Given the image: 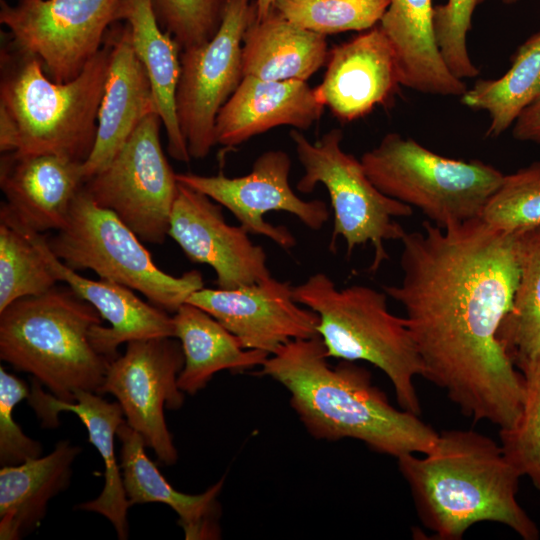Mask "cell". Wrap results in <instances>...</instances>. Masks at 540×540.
Instances as JSON below:
<instances>
[{"label": "cell", "instance_id": "cell-1", "mask_svg": "<svg viewBox=\"0 0 540 540\" xmlns=\"http://www.w3.org/2000/svg\"><path fill=\"white\" fill-rule=\"evenodd\" d=\"M401 242V282L382 290L405 310L423 377L465 417L512 427L525 382L497 334L518 283V233L481 218L445 228L424 221Z\"/></svg>", "mask_w": 540, "mask_h": 540}, {"label": "cell", "instance_id": "cell-2", "mask_svg": "<svg viewBox=\"0 0 540 540\" xmlns=\"http://www.w3.org/2000/svg\"><path fill=\"white\" fill-rule=\"evenodd\" d=\"M328 358L319 335L292 340L257 374L287 389L292 408L318 440L351 438L396 458L434 448L439 433L418 415L391 405L367 369L346 360L331 366Z\"/></svg>", "mask_w": 540, "mask_h": 540}, {"label": "cell", "instance_id": "cell-3", "mask_svg": "<svg viewBox=\"0 0 540 540\" xmlns=\"http://www.w3.org/2000/svg\"><path fill=\"white\" fill-rule=\"evenodd\" d=\"M397 458L417 514L437 539L459 540L476 523L507 526L525 540L539 530L517 500L522 476L500 442L474 430H445L434 448Z\"/></svg>", "mask_w": 540, "mask_h": 540}, {"label": "cell", "instance_id": "cell-4", "mask_svg": "<svg viewBox=\"0 0 540 540\" xmlns=\"http://www.w3.org/2000/svg\"><path fill=\"white\" fill-rule=\"evenodd\" d=\"M110 54L106 34L103 46L80 74L58 83L36 57L15 49L2 51L1 152L54 154L85 162L96 139Z\"/></svg>", "mask_w": 540, "mask_h": 540}, {"label": "cell", "instance_id": "cell-5", "mask_svg": "<svg viewBox=\"0 0 540 540\" xmlns=\"http://www.w3.org/2000/svg\"><path fill=\"white\" fill-rule=\"evenodd\" d=\"M102 319L70 287L21 298L0 312V358L61 401L74 402L79 390L101 394L111 361L95 350L90 332Z\"/></svg>", "mask_w": 540, "mask_h": 540}, {"label": "cell", "instance_id": "cell-6", "mask_svg": "<svg viewBox=\"0 0 540 540\" xmlns=\"http://www.w3.org/2000/svg\"><path fill=\"white\" fill-rule=\"evenodd\" d=\"M293 297L319 316L317 326L329 358L366 361L393 385L400 408L420 416L415 377L424 365L404 318L392 314L387 294L365 285L339 289L318 272L293 286Z\"/></svg>", "mask_w": 540, "mask_h": 540}, {"label": "cell", "instance_id": "cell-7", "mask_svg": "<svg viewBox=\"0 0 540 540\" xmlns=\"http://www.w3.org/2000/svg\"><path fill=\"white\" fill-rule=\"evenodd\" d=\"M360 160L382 193L441 228L480 218L504 177L493 165L442 156L397 132L387 133Z\"/></svg>", "mask_w": 540, "mask_h": 540}, {"label": "cell", "instance_id": "cell-8", "mask_svg": "<svg viewBox=\"0 0 540 540\" xmlns=\"http://www.w3.org/2000/svg\"><path fill=\"white\" fill-rule=\"evenodd\" d=\"M47 243L69 268L91 269L101 279L140 292L168 313H175L191 293L204 287L197 270L176 277L157 267L140 238L112 210L96 204L83 187L66 225Z\"/></svg>", "mask_w": 540, "mask_h": 540}, {"label": "cell", "instance_id": "cell-9", "mask_svg": "<svg viewBox=\"0 0 540 540\" xmlns=\"http://www.w3.org/2000/svg\"><path fill=\"white\" fill-rule=\"evenodd\" d=\"M290 137L304 169L297 190L307 194L323 184L329 193L334 214L331 251L339 236L346 242L348 256L356 247L370 243L374 255L368 271L375 273L389 259L385 242L401 241L406 234L396 218L411 216L413 208L373 184L361 160L343 150L341 129L329 130L314 143L297 129Z\"/></svg>", "mask_w": 540, "mask_h": 540}, {"label": "cell", "instance_id": "cell-10", "mask_svg": "<svg viewBox=\"0 0 540 540\" xmlns=\"http://www.w3.org/2000/svg\"><path fill=\"white\" fill-rule=\"evenodd\" d=\"M157 111L144 117L109 164L83 189L112 210L143 242L162 244L178 190L176 173L161 146Z\"/></svg>", "mask_w": 540, "mask_h": 540}, {"label": "cell", "instance_id": "cell-11", "mask_svg": "<svg viewBox=\"0 0 540 540\" xmlns=\"http://www.w3.org/2000/svg\"><path fill=\"white\" fill-rule=\"evenodd\" d=\"M255 18V0H224L216 33L181 50L176 110L193 159L205 158L216 145V118L244 77L243 38Z\"/></svg>", "mask_w": 540, "mask_h": 540}, {"label": "cell", "instance_id": "cell-12", "mask_svg": "<svg viewBox=\"0 0 540 540\" xmlns=\"http://www.w3.org/2000/svg\"><path fill=\"white\" fill-rule=\"evenodd\" d=\"M119 0L1 1L12 48L36 57L55 82L80 74L104 44Z\"/></svg>", "mask_w": 540, "mask_h": 540}, {"label": "cell", "instance_id": "cell-13", "mask_svg": "<svg viewBox=\"0 0 540 540\" xmlns=\"http://www.w3.org/2000/svg\"><path fill=\"white\" fill-rule=\"evenodd\" d=\"M173 338L127 342L124 355L110 362L101 389V394L110 393L117 399L127 424L166 465L175 464L178 454L164 409L177 410L184 402V392L177 384L184 353L180 341Z\"/></svg>", "mask_w": 540, "mask_h": 540}, {"label": "cell", "instance_id": "cell-14", "mask_svg": "<svg viewBox=\"0 0 540 540\" xmlns=\"http://www.w3.org/2000/svg\"><path fill=\"white\" fill-rule=\"evenodd\" d=\"M290 169L289 155L272 149L260 154L244 176L176 173V179L227 208L249 234L266 236L281 248L291 249L296 245L294 235L285 226L267 222L266 213L288 212L317 231L329 220L330 212L324 201L303 200L295 194L289 184Z\"/></svg>", "mask_w": 540, "mask_h": 540}, {"label": "cell", "instance_id": "cell-15", "mask_svg": "<svg viewBox=\"0 0 540 540\" xmlns=\"http://www.w3.org/2000/svg\"><path fill=\"white\" fill-rule=\"evenodd\" d=\"M186 302L213 316L245 349L269 355L292 340L318 335V314L300 306L289 282L272 276L236 289L203 287Z\"/></svg>", "mask_w": 540, "mask_h": 540}, {"label": "cell", "instance_id": "cell-16", "mask_svg": "<svg viewBox=\"0 0 540 540\" xmlns=\"http://www.w3.org/2000/svg\"><path fill=\"white\" fill-rule=\"evenodd\" d=\"M222 206L178 182L169 236L193 263L207 264L220 289H236L271 277L263 247L241 226L229 225Z\"/></svg>", "mask_w": 540, "mask_h": 540}, {"label": "cell", "instance_id": "cell-17", "mask_svg": "<svg viewBox=\"0 0 540 540\" xmlns=\"http://www.w3.org/2000/svg\"><path fill=\"white\" fill-rule=\"evenodd\" d=\"M400 86L394 49L378 24L329 50L315 90L334 117L347 123L387 105Z\"/></svg>", "mask_w": 540, "mask_h": 540}, {"label": "cell", "instance_id": "cell-18", "mask_svg": "<svg viewBox=\"0 0 540 540\" xmlns=\"http://www.w3.org/2000/svg\"><path fill=\"white\" fill-rule=\"evenodd\" d=\"M0 219L20 229L39 249L58 282H64L79 297L89 302L110 324L96 325L90 332L95 350L110 361L117 358V348L132 340L174 337L173 317L163 309L146 303L132 289L110 280H91L66 266L50 250L47 238L20 224L0 210Z\"/></svg>", "mask_w": 540, "mask_h": 540}, {"label": "cell", "instance_id": "cell-19", "mask_svg": "<svg viewBox=\"0 0 540 540\" xmlns=\"http://www.w3.org/2000/svg\"><path fill=\"white\" fill-rule=\"evenodd\" d=\"M83 163L54 154L4 153L0 187L6 201L0 208L35 232L61 230L85 183Z\"/></svg>", "mask_w": 540, "mask_h": 540}, {"label": "cell", "instance_id": "cell-20", "mask_svg": "<svg viewBox=\"0 0 540 540\" xmlns=\"http://www.w3.org/2000/svg\"><path fill=\"white\" fill-rule=\"evenodd\" d=\"M108 74L93 149L83 163L85 181L113 159L141 120L157 111L148 74L137 57L126 23L114 22Z\"/></svg>", "mask_w": 540, "mask_h": 540}, {"label": "cell", "instance_id": "cell-21", "mask_svg": "<svg viewBox=\"0 0 540 540\" xmlns=\"http://www.w3.org/2000/svg\"><path fill=\"white\" fill-rule=\"evenodd\" d=\"M324 108L307 81L244 76L217 115L216 144L232 148L278 126L307 130Z\"/></svg>", "mask_w": 540, "mask_h": 540}, {"label": "cell", "instance_id": "cell-22", "mask_svg": "<svg viewBox=\"0 0 540 540\" xmlns=\"http://www.w3.org/2000/svg\"><path fill=\"white\" fill-rule=\"evenodd\" d=\"M42 385L33 382L28 398L29 404L42 420L45 427L59 425L58 413H75L88 431L89 442L98 450L105 465V484L100 495L75 508L103 515L113 525L120 540L128 538L127 512L130 507L122 481L120 465L115 455V435L125 420L118 402H108L100 394L79 390L74 402L61 401L42 390Z\"/></svg>", "mask_w": 540, "mask_h": 540}, {"label": "cell", "instance_id": "cell-23", "mask_svg": "<svg viewBox=\"0 0 540 540\" xmlns=\"http://www.w3.org/2000/svg\"><path fill=\"white\" fill-rule=\"evenodd\" d=\"M433 11L432 0H389L379 26L394 49L402 86L424 94L461 97L468 88L440 53Z\"/></svg>", "mask_w": 540, "mask_h": 540}, {"label": "cell", "instance_id": "cell-24", "mask_svg": "<svg viewBox=\"0 0 540 540\" xmlns=\"http://www.w3.org/2000/svg\"><path fill=\"white\" fill-rule=\"evenodd\" d=\"M115 22H124L129 27L133 49L151 83L156 109L167 135L168 153L177 161L189 162L191 157L176 110L181 48L159 25L152 0H119Z\"/></svg>", "mask_w": 540, "mask_h": 540}, {"label": "cell", "instance_id": "cell-25", "mask_svg": "<svg viewBox=\"0 0 540 540\" xmlns=\"http://www.w3.org/2000/svg\"><path fill=\"white\" fill-rule=\"evenodd\" d=\"M82 448L69 440L46 456L0 470V539L19 540L37 528L49 501L68 488Z\"/></svg>", "mask_w": 540, "mask_h": 540}, {"label": "cell", "instance_id": "cell-26", "mask_svg": "<svg viewBox=\"0 0 540 540\" xmlns=\"http://www.w3.org/2000/svg\"><path fill=\"white\" fill-rule=\"evenodd\" d=\"M117 436L122 444L120 468L130 506L166 504L179 516V524L186 539H210L218 536L217 497L223 487V478L201 494L179 492L168 483L147 456L143 437L126 421L119 426Z\"/></svg>", "mask_w": 540, "mask_h": 540}, {"label": "cell", "instance_id": "cell-27", "mask_svg": "<svg viewBox=\"0 0 540 540\" xmlns=\"http://www.w3.org/2000/svg\"><path fill=\"white\" fill-rule=\"evenodd\" d=\"M329 55L326 36L300 28L273 7L248 26L242 47L244 76L263 80L307 81Z\"/></svg>", "mask_w": 540, "mask_h": 540}, {"label": "cell", "instance_id": "cell-28", "mask_svg": "<svg viewBox=\"0 0 540 540\" xmlns=\"http://www.w3.org/2000/svg\"><path fill=\"white\" fill-rule=\"evenodd\" d=\"M172 317L174 338L180 341L185 359L177 380L184 393H197L219 371L240 372L262 366L270 356L245 349L235 335L193 304L183 303Z\"/></svg>", "mask_w": 540, "mask_h": 540}, {"label": "cell", "instance_id": "cell-29", "mask_svg": "<svg viewBox=\"0 0 540 540\" xmlns=\"http://www.w3.org/2000/svg\"><path fill=\"white\" fill-rule=\"evenodd\" d=\"M540 96V31L526 39L501 77L480 79L461 96L462 103L488 113V137H498Z\"/></svg>", "mask_w": 540, "mask_h": 540}, {"label": "cell", "instance_id": "cell-30", "mask_svg": "<svg viewBox=\"0 0 540 540\" xmlns=\"http://www.w3.org/2000/svg\"><path fill=\"white\" fill-rule=\"evenodd\" d=\"M519 278L498 340L517 367L540 359V228L518 233Z\"/></svg>", "mask_w": 540, "mask_h": 540}, {"label": "cell", "instance_id": "cell-31", "mask_svg": "<svg viewBox=\"0 0 540 540\" xmlns=\"http://www.w3.org/2000/svg\"><path fill=\"white\" fill-rule=\"evenodd\" d=\"M57 282L37 246L0 219V312L16 300L48 292Z\"/></svg>", "mask_w": 540, "mask_h": 540}, {"label": "cell", "instance_id": "cell-32", "mask_svg": "<svg viewBox=\"0 0 540 540\" xmlns=\"http://www.w3.org/2000/svg\"><path fill=\"white\" fill-rule=\"evenodd\" d=\"M389 0H275L273 8L294 25L327 36L363 32L379 24Z\"/></svg>", "mask_w": 540, "mask_h": 540}, {"label": "cell", "instance_id": "cell-33", "mask_svg": "<svg viewBox=\"0 0 540 540\" xmlns=\"http://www.w3.org/2000/svg\"><path fill=\"white\" fill-rule=\"evenodd\" d=\"M480 218L507 233L540 228V161L504 174Z\"/></svg>", "mask_w": 540, "mask_h": 540}, {"label": "cell", "instance_id": "cell-34", "mask_svg": "<svg viewBox=\"0 0 540 540\" xmlns=\"http://www.w3.org/2000/svg\"><path fill=\"white\" fill-rule=\"evenodd\" d=\"M525 395L516 423L499 429L504 453L522 476L540 492V359L522 365Z\"/></svg>", "mask_w": 540, "mask_h": 540}, {"label": "cell", "instance_id": "cell-35", "mask_svg": "<svg viewBox=\"0 0 540 540\" xmlns=\"http://www.w3.org/2000/svg\"><path fill=\"white\" fill-rule=\"evenodd\" d=\"M485 0H447L434 6L433 27L436 43L449 70L458 78L479 74L467 48V34L475 9Z\"/></svg>", "mask_w": 540, "mask_h": 540}, {"label": "cell", "instance_id": "cell-36", "mask_svg": "<svg viewBox=\"0 0 540 540\" xmlns=\"http://www.w3.org/2000/svg\"><path fill=\"white\" fill-rule=\"evenodd\" d=\"M159 25L181 50L208 41L218 30L224 0H152Z\"/></svg>", "mask_w": 540, "mask_h": 540}, {"label": "cell", "instance_id": "cell-37", "mask_svg": "<svg viewBox=\"0 0 540 540\" xmlns=\"http://www.w3.org/2000/svg\"><path fill=\"white\" fill-rule=\"evenodd\" d=\"M31 390L27 384L0 367V465H18L42 454L41 444L26 436L14 421L17 403L28 399Z\"/></svg>", "mask_w": 540, "mask_h": 540}, {"label": "cell", "instance_id": "cell-38", "mask_svg": "<svg viewBox=\"0 0 540 540\" xmlns=\"http://www.w3.org/2000/svg\"><path fill=\"white\" fill-rule=\"evenodd\" d=\"M512 135L518 141L540 145V96L517 118Z\"/></svg>", "mask_w": 540, "mask_h": 540}, {"label": "cell", "instance_id": "cell-39", "mask_svg": "<svg viewBox=\"0 0 540 540\" xmlns=\"http://www.w3.org/2000/svg\"><path fill=\"white\" fill-rule=\"evenodd\" d=\"M275 0H255L256 4V19L261 20L267 16L273 7Z\"/></svg>", "mask_w": 540, "mask_h": 540}, {"label": "cell", "instance_id": "cell-40", "mask_svg": "<svg viewBox=\"0 0 540 540\" xmlns=\"http://www.w3.org/2000/svg\"><path fill=\"white\" fill-rule=\"evenodd\" d=\"M519 1H521V0H502L503 4H505V5H514V4L518 3Z\"/></svg>", "mask_w": 540, "mask_h": 540}]
</instances>
